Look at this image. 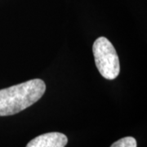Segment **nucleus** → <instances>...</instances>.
Instances as JSON below:
<instances>
[{"label": "nucleus", "instance_id": "nucleus-1", "mask_svg": "<svg viewBox=\"0 0 147 147\" xmlns=\"http://www.w3.org/2000/svg\"><path fill=\"white\" fill-rule=\"evenodd\" d=\"M46 91L42 79H34L0 90V116L16 115L39 100Z\"/></svg>", "mask_w": 147, "mask_h": 147}, {"label": "nucleus", "instance_id": "nucleus-2", "mask_svg": "<svg viewBox=\"0 0 147 147\" xmlns=\"http://www.w3.org/2000/svg\"><path fill=\"white\" fill-rule=\"evenodd\" d=\"M92 52L96 68L100 74L109 80L117 78L120 71L119 60L110 41L105 37L98 38L93 43Z\"/></svg>", "mask_w": 147, "mask_h": 147}, {"label": "nucleus", "instance_id": "nucleus-3", "mask_svg": "<svg viewBox=\"0 0 147 147\" xmlns=\"http://www.w3.org/2000/svg\"><path fill=\"white\" fill-rule=\"evenodd\" d=\"M67 142V137L63 133L48 132L34 138L26 147H65Z\"/></svg>", "mask_w": 147, "mask_h": 147}, {"label": "nucleus", "instance_id": "nucleus-4", "mask_svg": "<svg viewBox=\"0 0 147 147\" xmlns=\"http://www.w3.org/2000/svg\"><path fill=\"white\" fill-rule=\"evenodd\" d=\"M110 147H137V141L134 137H123L112 144Z\"/></svg>", "mask_w": 147, "mask_h": 147}]
</instances>
